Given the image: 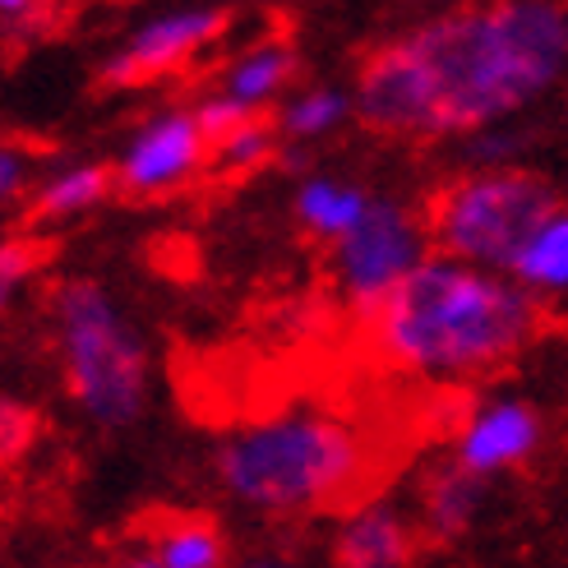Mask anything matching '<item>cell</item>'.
Returning a JSON list of instances; mask_svg holds the SVG:
<instances>
[{
  "label": "cell",
  "instance_id": "30bf717a",
  "mask_svg": "<svg viewBox=\"0 0 568 568\" xmlns=\"http://www.w3.org/2000/svg\"><path fill=\"white\" fill-rule=\"evenodd\" d=\"M416 550H420V527L393 499H365L347 508L333 531V559L343 568H407Z\"/></svg>",
  "mask_w": 568,
  "mask_h": 568
},
{
  "label": "cell",
  "instance_id": "3957f363",
  "mask_svg": "<svg viewBox=\"0 0 568 568\" xmlns=\"http://www.w3.org/2000/svg\"><path fill=\"white\" fill-rule=\"evenodd\" d=\"M371 476L361 425L320 403H292L273 416L232 425L213 444L217 490L245 514L310 518L343 508Z\"/></svg>",
  "mask_w": 568,
  "mask_h": 568
},
{
  "label": "cell",
  "instance_id": "8992f818",
  "mask_svg": "<svg viewBox=\"0 0 568 568\" xmlns=\"http://www.w3.org/2000/svg\"><path fill=\"white\" fill-rule=\"evenodd\" d=\"M430 250L435 245H430L425 213L403 204V199L375 194L371 209L361 213V222L347 226V232L328 245L333 282L356 315H371L388 292H397L430 260Z\"/></svg>",
  "mask_w": 568,
  "mask_h": 568
},
{
  "label": "cell",
  "instance_id": "2e32d148",
  "mask_svg": "<svg viewBox=\"0 0 568 568\" xmlns=\"http://www.w3.org/2000/svg\"><path fill=\"white\" fill-rule=\"evenodd\" d=\"M226 559V536L209 518H172L134 550L144 568H217Z\"/></svg>",
  "mask_w": 568,
  "mask_h": 568
},
{
  "label": "cell",
  "instance_id": "d6986e66",
  "mask_svg": "<svg viewBox=\"0 0 568 568\" xmlns=\"http://www.w3.org/2000/svg\"><path fill=\"white\" fill-rule=\"evenodd\" d=\"M47 264V250L28 236H6L0 241V310H6L28 282L38 277V268Z\"/></svg>",
  "mask_w": 568,
  "mask_h": 568
},
{
  "label": "cell",
  "instance_id": "9c48e42d",
  "mask_svg": "<svg viewBox=\"0 0 568 568\" xmlns=\"http://www.w3.org/2000/svg\"><path fill=\"white\" fill-rule=\"evenodd\" d=\"M541 439H546L541 412H536L527 397L499 393V397L476 403L463 416L458 435H453V463L467 467L480 480H490V476L527 467L536 453H541Z\"/></svg>",
  "mask_w": 568,
  "mask_h": 568
},
{
  "label": "cell",
  "instance_id": "9a60e30c",
  "mask_svg": "<svg viewBox=\"0 0 568 568\" xmlns=\"http://www.w3.org/2000/svg\"><path fill=\"white\" fill-rule=\"evenodd\" d=\"M371 190L361 181H347V176H305L292 194V213L301 222L305 236H315L324 245H333L347 226L361 222V213L371 209Z\"/></svg>",
  "mask_w": 568,
  "mask_h": 568
},
{
  "label": "cell",
  "instance_id": "7c38bea8",
  "mask_svg": "<svg viewBox=\"0 0 568 568\" xmlns=\"http://www.w3.org/2000/svg\"><path fill=\"white\" fill-rule=\"evenodd\" d=\"M296 70H301L296 47L282 42V38H264V42L245 47L241 55H232V61L222 65L217 93H226L245 111H273L282 98L292 93Z\"/></svg>",
  "mask_w": 568,
  "mask_h": 568
},
{
  "label": "cell",
  "instance_id": "ffe728a7",
  "mask_svg": "<svg viewBox=\"0 0 568 568\" xmlns=\"http://www.w3.org/2000/svg\"><path fill=\"white\" fill-rule=\"evenodd\" d=\"M463 139H467V166H504L527 149V134L514 130L508 121H490V125H480Z\"/></svg>",
  "mask_w": 568,
  "mask_h": 568
},
{
  "label": "cell",
  "instance_id": "4fadbf2b",
  "mask_svg": "<svg viewBox=\"0 0 568 568\" xmlns=\"http://www.w3.org/2000/svg\"><path fill=\"white\" fill-rule=\"evenodd\" d=\"M508 273H514L541 305L568 301V204L564 199H555V204L541 213V222L523 236L514 260H508Z\"/></svg>",
  "mask_w": 568,
  "mask_h": 568
},
{
  "label": "cell",
  "instance_id": "6da1fadb",
  "mask_svg": "<svg viewBox=\"0 0 568 568\" xmlns=\"http://www.w3.org/2000/svg\"><path fill=\"white\" fill-rule=\"evenodd\" d=\"M568 70L559 0H480L416 23L356 70L352 106L384 139H463L536 106Z\"/></svg>",
  "mask_w": 568,
  "mask_h": 568
},
{
  "label": "cell",
  "instance_id": "5b68a950",
  "mask_svg": "<svg viewBox=\"0 0 568 568\" xmlns=\"http://www.w3.org/2000/svg\"><path fill=\"white\" fill-rule=\"evenodd\" d=\"M555 199V185L527 166H467L463 176L435 190L425 204V226L439 254L508 273L514 250Z\"/></svg>",
  "mask_w": 568,
  "mask_h": 568
},
{
  "label": "cell",
  "instance_id": "cb8c5ba5",
  "mask_svg": "<svg viewBox=\"0 0 568 568\" xmlns=\"http://www.w3.org/2000/svg\"><path fill=\"white\" fill-rule=\"evenodd\" d=\"M47 0H0V28H38Z\"/></svg>",
  "mask_w": 568,
  "mask_h": 568
},
{
  "label": "cell",
  "instance_id": "44dd1931",
  "mask_svg": "<svg viewBox=\"0 0 568 568\" xmlns=\"http://www.w3.org/2000/svg\"><path fill=\"white\" fill-rule=\"evenodd\" d=\"M33 439H38V412L19 403V397L0 393V467L19 463L33 448Z\"/></svg>",
  "mask_w": 568,
  "mask_h": 568
},
{
  "label": "cell",
  "instance_id": "ac0fdd59",
  "mask_svg": "<svg viewBox=\"0 0 568 568\" xmlns=\"http://www.w3.org/2000/svg\"><path fill=\"white\" fill-rule=\"evenodd\" d=\"M277 144H282L277 121L268 111H250V116H241L209 144V166L217 176H254L277 158Z\"/></svg>",
  "mask_w": 568,
  "mask_h": 568
},
{
  "label": "cell",
  "instance_id": "e0dca14e",
  "mask_svg": "<svg viewBox=\"0 0 568 568\" xmlns=\"http://www.w3.org/2000/svg\"><path fill=\"white\" fill-rule=\"evenodd\" d=\"M356 116L352 93L347 89H333V83H310V89L292 93L277 102V134L287 144H320V139L337 134L347 121Z\"/></svg>",
  "mask_w": 568,
  "mask_h": 568
},
{
  "label": "cell",
  "instance_id": "7a4b0ae2",
  "mask_svg": "<svg viewBox=\"0 0 568 568\" xmlns=\"http://www.w3.org/2000/svg\"><path fill=\"white\" fill-rule=\"evenodd\" d=\"M546 328V310L514 273L430 250L371 315V352L412 379L467 384L514 365Z\"/></svg>",
  "mask_w": 568,
  "mask_h": 568
},
{
  "label": "cell",
  "instance_id": "52a82bcc",
  "mask_svg": "<svg viewBox=\"0 0 568 568\" xmlns=\"http://www.w3.org/2000/svg\"><path fill=\"white\" fill-rule=\"evenodd\" d=\"M226 28H232V10L213 6V0L149 14L111 47L102 61V83L106 89H144V83L172 79L194 65L213 42H222Z\"/></svg>",
  "mask_w": 568,
  "mask_h": 568
},
{
  "label": "cell",
  "instance_id": "7402d4cb",
  "mask_svg": "<svg viewBox=\"0 0 568 568\" xmlns=\"http://www.w3.org/2000/svg\"><path fill=\"white\" fill-rule=\"evenodd\" d=\"M28 185H33V162H28V153L14 144H0V217L28 194Z\"/></svg>",
  "mask_w": 568,
  "mask_h": 568
},
{
  "label": "cell",
  "instance_id": "ba28073f",
  "mask_svg": "<svg viewBox=\"0 0 568 568\" xmlns=\"http://www.w3.org/2000/svg\"><path fill=\"white\" fill-rule=\"evenodd\" d=\"M209 166V134L194 106H158L130 130L116 153V185L134 199H166L199 181Z\"/></svg>",
  "mask_w": 568,
  "mask_h": 568
},
{
  "label": "cell",
  "instance_id": "8fae6325",
  "mask_svg": "<svg viewBox=\"0 0 568 568\" xmlns=\"http://www.w3.org/2000/svg\"><path fill=\"white\" fill-rule=\"evenodd\" d=\"M480 504H486V480L471 476L458 463H439L430 476L420 480V504H416V527L425 541L453 546L476 527Z\"/></svg>",
  "mask_w": 568,
  "mask_h": 568
},
{
  "label": "cell",
  "instance_id": "603a6c76",
  "mask_svg": "<svg viewBox=\"0 0 568 568\" xmlns=\"http://www.w3.org/2000/svg\"><path fill=\"white\" fill-rule=\"evenodd\" d=\"M194 116H199V130H204L209 134V144H213V139L222 134V130H232L241 116H250V111L245 106H236L232 98H226V93H204V98H199L194 102Z\"/></svg>",
  "mask_w": 568,
  "mask_h": 568
},
{
  "label": "cell",
  "instance_id": "277c9868",
  "mask_svg": "<svg viewBox=\"0 0 568 568\" xmlns=\"http://www.w3.org/2000/svg\"><path fill=\"white\" fill-rule=\"evenodd\" d=\"M51 337L70 403L93 425L125 430L149 412V343L111 287L65 277L51 292Z\"/></svg>",
  "mask_w": 568,
  "mask_h": 568
},
{
  "label": "cell",
  "instance_id": "5bb4252c",
  "mask_svg": "<svg viewBox=\"0 0 568 568\" xmlns=\"http://www.w3.org/2000/svg\"><path fill=\"white\" fill-rule=\"evenodd\" d=\"M111 194H116V172L106 162H65L28 185V213L38 222H70L106 204Z\"/></svg>",
  "mask_w": 568,
  "mask_h": 568
}]
</instances>
